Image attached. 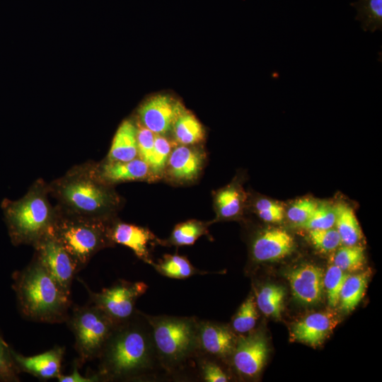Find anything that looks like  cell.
I'll return each instance as SVG.
<instances>
[{"label":"cell","mask_w":382,"mask_h":382,"mask_svg":"<svg viewBox=\"0 0 382 382\" xmlns=\"http://www.w3.org/2000/svg\"><path fill=\"white\" fill-rule=\"evenodd\" d=\"M98 359L97 374L101 381L141 379L160 365L144 314L137 311L130 319L118 324Z\"/></svg>","instance_id":"obj_1"},{"label":"cell","mask_w":382,"mask_h":382,"mask_svg":"<svg viewBox=\"0 0 382 382\" xmlns=\"http://www.w3.org/2000/svg\"><path fill=\"white\" fill-rule=\"evenodd\" d=\"M48 187L58 200L57 207L74 215L112 219L120 204L112 186L98 178L93 163L72 168Z\"/></svg>","instance_id":"obj_2"},{"label":"cell","mask_w":382,"mask_h":382,"mask_svg":"<svg viewBox=\"0 0 382 382\" xmlns=\"http://www.w3.org/2000/svg\"><path fill=\"white\" fill-rule=\"evenodd\" d=\"M21 314L30 320L60 323L66 322L71 308V298L52 278L35 256L32 262L13 274Z\"/></svg>","instance_id":"obj_3"},{"label":"cell","mask_w":382,"mask_h":382,"mask_svg":"<svg viewBox=\"0 0 382 382\" xmlns=\"http://www.w3.org/2000/svg\"><path fill=\"white\" fill-rule=\"evenodd\" d=\"M48 192V185L38 180L22 198L2 202L4 219L13 245L34 246L52 230L57 210L50 204Z\"/></svg>","instance_id":"obj_4"},{"label":"cell","mask_w":382,"mask_h":382,"mask_svg":"<svg viewBox=\"0 0 382 382\" xmlns=\"http://www.w3.org/2000/svg\"><path fill=\"white\" fill-rule=\"evenodd\" d=\"M144 314L151 328L160 366L164 369L173 371L199 351V321L195 318Z\"/></svg>","instance_id":"obj_5"},{"label":"cell","mask_w":382,"mask_h":382,"mask_svg":"<svg viewBox=\"0 0 382 382\" xmlns=\"http://www.w3.org/2000/svg\"><path fill=\"white\" fill-rule=\"evenodd\" d=\"M56 208L57 215L52 232L80 270L98 251L114 245L109 236V225L113 219L88 218Z\"/></svg>","instance_id":"obj_6"},{"label":"cell","mask_w":382,"mask_h":382,"mask_svg":"<svg viewBox=\"0 0 382 382\" xmlns=\"http://www.w3.org/2000/svg\"><path fill=\"white\" fill-rule=\"evenodd\" d=\"M72 331L80 365L98 359L117 325L106 313L89 303L74 307L66 321Z\"/></svg>","instance_id":"obj_7"},{"label":"cell","mask_w":382,"mask_h":382,"mask_svg":"<svg viewBox=\"0 0 382 382\" xmlns=\"http://www.w3.org/2000/svg\"><path fill=\"white\" fill-rule=\"evenodd\" d=\"M80 282L88 293L90 303L102 310L117 325L128 320L136 313V302L148 288L143 282L120 279L100 292H94L85 282Z\"/></svg>","instance_id":"obj_8"},{"label":"cell","mask_w":382,"mask_h":382,"mask_svg":"<svg viewBox=\"0 0 382 382\" xmlns=\"http://www.w3.org/2000/svg\"><path fill=\"white\" fill-rule=\"evenodd\" d=\"M33 247L36 251L35 256L62 289L71 296L73 279L80 269L52 230Z\"/></svg>","instance_id":"obj_9"},{"label":"cell","mask_w":382,"mask_h":382,"mask_svg":"<svg viewBox=\"0 0 382 382\" xmlns=\"http://www.w3.org/2000/svg\"><path fill=\"white\" fill-rule=\"evenodd\" d=\"M185 110L179 100L168 95L158 94L139 107V123L156 134L163 135L172 130L175 122Z\"/></svg>","instance_id":"obj_10"},{"label":"cell","mask_w":382,"mask_h":382,"mask_svg":"<svg viewBox=\"0 0 382 382\" xmlns=\"http://www.w3.org/2000/svg\"><path fill=\"white\" fill-rule=\"evenodd\" d=\"M268 354V346L261 332H250L237 338L232 354L236 370L248 378L257 376L263 369Z\"/></svg>","instance_id":"obj_11"},{"label":"cell","mask_w":382,"mask_h":382,"mask_svg":"<svg viewBox=\"0 0 382 382\" xmlns=\"http://www.w3.org/2000/svg\"><path fill=\"white\" fill-rule=\"evenodd\" d=\"M195 146L175 144L170 154L163 175L178 183H190L197 179L203 168L205 154Z\"/></svg>","instance_id":"obj_12"},{"label":"cell","mask_w":382,"mask_h":382,"mask_svg":"<svg viewBox=\"0 0 382 382\" xmlns=\"http://www.w3.org/2000/svg\"><path fill=\"white\" fill-rule=\"evenodd\" d=\"M324 272L318 266L306 264L288 272L293 296L305 305H313L320 301L324 286Z\"/></svg>","instance_id":"obj_13"},{"label":"cell","mask_w":382,"mask_h":382,"mask_svg":"<svg viewBox=\"0 0 382 382\" xmlns=\"http://www.w3.org/2000/svg\"><path fill=\"white\" fill-rule=\"evenodd\" d=\"M65 352L64 347L52 349L33 356L26 357L11 349V354L19 373L25 372L40 380L58 378L62 374V362Z\"/></svg>","instance_id":"obj_14"},{"label":"cell","mask_w":382,"mask_h":382,"mask_svg":"<svg viewBox=\"0 0 382 382\" xmlns=\"http://www.w3.org/2000/svg\"><path fill=\"white\" fill-rule=\"evenodd\" d=\"M237 338L225 325L209 320L199 321V351L208 356L220 359L232 356Z\"/></svg>","instance_id":"obj_15"},{"label":"cell","mask_w":382,"mask_h":382,"mask_svg":"<svg viewBox=\"0 0 382 382\" xmlns=\"http://www.w3.org/2000/svg\"><path fill=\"white\" fill-rule=\"evenodd\" d=\"M294 246L292 236L285 230L267 229L257 234L253 239L251 255L256 262L275 261L290 255Z\"/></svg>","instance_id":"obj_16"},{"label":"cell","mask_w":382,"mask_h":382,"mask_svg":"<svg viewBox=\"0 0 382 382\" xmlns=\"http://www.w3.org/2000/svg\"><path fill=\"white\" fill-rule=\"evenodd\" d=\"M338 323L337 316L330 312L314 313L293 325L291 340L311 347L322 345Z\"/></svg>","instance_id":"obj_17"},{"label":"cell","mask_w":382,"mask_h":382,"mask_svg":"<svg viewBox=\"0 0 382 382\" xmlns=\"http://www.w3.org/2000/svg\"><path fill=\"white\" fill-rule=\"evenodd\" d=\"M109 236L114 244L125 245L144 262L151 265L154 263L150 257L148 245L156 238L148 228L113 219L109 225Z\"/></svg>","instance_id":"obj_18"},{"label":"cell","mask_w":382,"mask_h":382,"mask_svg":"<svg viewBox=\"0 0 382 382\" xmlns=\"http://www.w3.org/2000/svg\"><path fill=\"white\" fill-rule=\"evenodd\" d=\"M93 167L98 178L111 186L123 182L152 180L148 164L139 157L126 162L105 161L93 163Z\"/></svg>","instance_id":"obj_19"},{"label":"cell","mask_w":382,"mask_h":382,"mask_svg":"<svg viewBox=\"0 0 382 382\" xmlns=\"http://www.w3.org/2000/svg\"><path fill=\"white\" fill-rule=\"evenodd\" d=\"M137 127L132 121L125 120L118 127L105 161L126 162L138 157Z\"/></svg>","instance_id":"obj_20"},{"label":"cell","mask_w":382,"mask_h":382,"mask_svg":"<svg viewBox=\"0 0 382 382\" xmlns=\"http://www.w3.org/2000/svg\"><path fill=\"white\" fill-rule=\"evenodd\" d=\"M243 202V193L236 185L220 189L214 197L216 218L209 224L237 217L242 212Z\"/></svg>","instance_id":"obj_21"},{"label":"cell","mask_w":382,"mask_h":382,"mask_svg":"<svg viewBox=\"0 0 382 382\" xmlns=\"http://www.w3.org/2000/svg\"><path fill=\"white\" fill-rule=\"evenodd\" d=\"M336 230L341 241L345 245H354L362 237L361 230L354 212L351 207L345 203H338L334 207Z\"/></svg>","instance_id":"obj_22"},{"label":"cell","mask_w":382,"mask_h":382,"mask_svg":"<svg viewBox=\"0 0 382 382\" xmlns=\"http://www.w3.org/2000/svg\"><path fill=\"white\" fill-rule=\"evenodd\" d=\"M172 130L177 144L196 145L204 138L202 125L194 115L186 110L176 120Z\"/></svg>","instance_id":"obj_23"},{"label":"cell","mask_w":382,"mask_h":382,"mask_svg":"<svg viewBox=\"0 0 382 382\" xmlns=\"http://www.w3.org/2000/svg\"><path fill=\"white\" fill-rule=\"evenodd\" d=\"M369 277L368 271L348 276L340 294L339 303L342 311L351 312L358 306L364 296Z\"/></svg>","instance_id":"obj_24"},{"label":"cell","mask_w":382,"mask_h":382,"mask_svg":"<svg viewBox=\"0 0 382 382\" xmlns=\"http://www.w3.org/2000/svg\"><path fill=\"white\" fill-rule=\"evenodd\" d=\"M151 266L161 275L173 279H186L195 274L209 273L195 268L186 257L176 254H166Z\"/></svg>","instance_id":"obj_25"},{"label":"cell","mask_w":382,"mask_h":382,"mask_svg":"<svg viewBox=\"0 0 382 382\" xmlns=\"http://www.w3.org/2000/svg\"><path fill=\"white\" fill-rule=\"evenodd\" d=\"M285 289L283 286L267 284L262 286L255 295V303L260 311L267 316L279 319L284 308Z\"/></svg>","instance_id":"obj_26"},{"label":"cell","mask_w":382,"mask_h":382,"mask_svg":"<svg viewBox=\"0 0 382 382\" xmlns=\"http://www.w3.org/2000/svg\"><path fill=\"white\" fill-rule=\"evenodd\" d=\"M209 223L192 219L177 224L172 231L169 238L160 243L166 245L183 246L190 245L201 236L208 233Z\"/></svg>","instance_id":"obj_27"},{"label":"cell","mask_w":382,"mask_h":382,"mask_svg":"<svg viewBox=\"0 0 382 382\" xmlns=\"http://www.w3.org/2000/svg\"><path fill=\"white\" fill-rule=\"evenodd\" d=\"M350 5L357 10L355 19L364 31L382 30V0H357Z\"/></svg>","instance_id":"obj_28"},{"label":"cell","mask_w":382,"mask_h":382,"mask_svg":"<svg viewBox=\"0 0 382 382\" xmlns=\"http://www.w3.org/2000/svg\"><path fill=\"white\" fill-rule=\"evenodd\" d=\"M174 144L161 134H156L154 144L148 166L152 180L161 178L163 175L170 154Z\"/></svg>","instance_id":"obj_29"},{"label":"cell","mask_w":382,"mask_h":382,"mask_svg":"<svg viewBox=\"0 0 382 382\" xmlns=\"http://www.w3.org/2000/svg\"><path fill=\"white\" fill-rule=\"evenodd\" d=\"M333 264L347 273L361 270L365 264L364 248L357 245H345L335 253Z\"/></svg>","instance_id":"obj_30"},{"label":"cell","mask_w":382,"mask_h":382,"mask_svg":"<svg viewBox=\"0 0 382 382\" xmlns=\"http://www.w3.org/2000/svg\"><path fill=\"white\" fill-rule=\"evenodd\" d=\"M256 303L253 295H249L242 303L232 320L234 331L238 333L250 332L258 318Z\"/></svg>","instance_id":"obj_31"},{"label":"cell","mask_w":382,"mask_h":382,"mask_svg":"<svg viewBox=\"0 0 382 382\" xmlns=\"http://www.w3.org/2000/svg\"><path fill=\"white\" fill-rule=\"evenodd\" d=\"M349 275L334 264L325 271L323 276V286L326 291L328 304L330 307H336L339 303L342 287Z\"/></svg>","instance_id":"obj_32"},{"label":"cell","mask_w":382,"mask_h":382,"mask_svg":"<svg viewBox=\"0 0 382 382\" xmlns=\"http://www.w3.org/2000/svg\"><path fill=\"white\" fill-rule=\"evenodd\" d=\"M308 237L313 246L325 253L335 250L342 243L337 231L332 227L309 230Z\"/></svg>","instance_id":"obj_33"},{"label":"cell","mask_w":382,"mask_h":382,"mask_svg":"<svg viewBox=\"0 0 382 382\" xmlns=\"http://www.w3.org/2000/svg\"><path fill=\"white\" fill-rule=\"evenodd\" d=\"M335 222L334 207L326 204H318L310 218L299 227L309 230L325 229L333 227Z\"/></svg>","instance_id":"obj_34"},{"label":"cell","mask_w":382,"mask_h":382,"mask_svg":"<svg viewBox=\"0 0 382 382\" xmlns=\"http://www.w3.org/2000/svg\"><path fill=\"white\" fill-rule=\"evenodd\" d=\"M11 347L0 332V381L18 382L20 374L13 361Z\"/></svg>","instance_id":"obj_35"},{"label":"cell","mask_w":382,"mask_h":382,"mask_svg":"<svg viewBox=\"0 0 382 382\" xmlns=\"http://www.w3.org/2000/svg\"><path fill=\"white\" fill-rule=\"evenodd\" d=\"M255 211L262 221L269 223H278L282 221L284 215L283 207L268 199H260L256 201Z\"/></svg>","instance_id":"obj_36"},{"label":"cell","mask_w":382,"mask_h":382,"mask_svg":"<svg viewBox=\"0 0 382 382\" xmlns=\"http://www.w3.org/2000/svg\"><path fill=\"white\" fill-rule=\"evenodd\" d=\"M317 205L318 203L311 199H299L289 207L286 216L296 226H299L310 218Z\"/></svg>","instance_id":"obj_37"},{"label":"cell","mask_w":382,"mask_h":382,"mask_svg":"<svg viewBox=\"0 0 382 382\" xmlns=\"http://www.w3.org/2000/svg\"><path fill=\"white\" fill-rule=\"evenodd\" d=\"M137 127L138 157L148 163L153 150L156 134L139 122L137 124Z\"/></svg>","instance_id":"obj_38"},{"label":"cell","mask_w":382,"mask_h":382,"mask_svg":"<svg viewBox=\"0 0 382 382\" xmlns=\"http://www.w3.org/2000/svg\"><path fill=\"white\" fill-rule=\"evenodd\" d=\"M200 369L202 379L206 382H226L228 381V376L221 366L209 359L202 361Z\"/></svg>","instance_id":"obj_39"},{"label":"cell","mask_w":382,"mask_h":382,"mask_svg":"<svg viewBox=\"0 0 382 382\" xmlns=\"http://www.w3.org/2000/svg\"><path fill=\"white\" fill-rule=\"evenodd\" d=\"M81 366L78 361H74L73 364V370L69 375H63L62 374L58 377L59 382H98L101 381L99 376L94 374L91 376H85L80 374L79 368Z\"/></svg>","instance_id":"obj_40"}]
</instances>
